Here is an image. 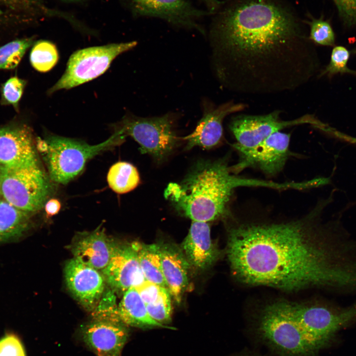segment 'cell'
<instances>
[{"instance_id":"obj_1","label":"cell","mask_w":356,"mask_h":356,"mask_svg":"<svg viewBox=\"0 0 356 356\" xmlns=\"http://www.w3.org/2000/svg\"><path fill=\"white\" fill-rule=\"evenodd\" d=\"M332 194L286 222H241L229 230L227 255L242 282L294 291L356 289V244L336 222L323 223Z\"/></svg>"},{"instance_id":"obj_2","label":"cell","mask_w":356,"mask_h":356,"mask_svg":"<svg viewBox=\"0 0 356 356\" xmlns=\"http://www.w3.org/2000/svg\"><path fill=\"white\" fill-rule=\"evenodd\" d=\"M218 11L211 35L219 75L233 91H291L316 72L317 60L310 39L280 0H236Z\"/></svg>"},{"instance_id":"obj_3","label":"cell","mask_w":356,"mask_h":356,"mask_svg":"<svg viewBox=\"0 0 356 356\" xmlns=\"http://www.w3.org/2000/svg\"><path fill=\"white\" fill-rule=\"evenodd\" d=\"M237 175L231 172L225 159L201 161L181 182L170 183L164 196L182 216L192 221L207 222L229 217V202L238 187L285 190L292 187L291 182H279Z\"/></svg>"},{"instance_id":"obj_4","label":"cell","mask_w":356,"mask_h":356,"mask_svg":"<svg viewBox=\"0 0 356 356\" xmlns=\"http://www.w3.org/2000/svg\"><path fill=\"white\" fill-rule=\"evenodd\" d=\"M256 337L280 356H317L298 321L293 303L279 301L267 306L254 327Z\"/></svg>"},{"instance_id":"obj_5","label":"cell","mask_w":356,"mask_h":356,"mask_svg":"<svg viewBox=\"0 0 356 356\" xmlns=\"http://www.w3.org/2000/svg\"><path fill=\"white\" fill-rule=\"evenodd\" d=\"M124 139L114 134L106 141L89 145L83 141L56 135L39 138L36 146L53 182L66 184L83 170L88 160L122 143Z\"/></svg>"},{"instance_id":"obj_6","label":"cell","mask_w":356,"mask_h":356,"mask_svg":"<svg viewBox=\"0 0 356 356\" xmlns=\"http://www.w3.org/2000/svg\"><path fill=\"white\" fill-rule=\"evenodd\" d=\"M53 182L41 162L16 168L0 167V197L32 216L53 192Z\"/></svg>"},{"instance_id":"obj_7","label":"cell","mask_w":356,"mask_h":356,"mask_svg":"<svg viewBox=\"0 0 356 356\" xmlns=\"http://www.w3.org/2000/svg\"><path fill=\"white\" fill-rule=\"evenodd\" d=\"M169 115L141 118L128 114L112 128L114 133L124 138L131 136L137 142L141 153L151 155L156 161L165 160L178 145L181 138L174 129Z\"/></svg>"},{"instance_id":"obj_8","label":"cell","mask_w":356,"mask_h":356,"mask_svg":"<svg viewBox=\"0 0 356 356\" xmlns=\"http://www.w3.org/2000/svg\"><path fill=\"white\" fill-rule=\"evenodd\" d=\"M135 41L89 47L74 52L61 77L48 90L52 94L91 81L103 74L120 54L134 48Z\"/></svg>"},{"instance_id":"obj_9","label":"cell","mask_w":356,"mask_h":356,"mask_svg":"<svg viewBox=\"0 0 356 356\" xmlns=\"http://www.w3.org/2000/svg\"><path fill=\"white\" fill-rule=\"evenodd\" d=\"M280 113L276 110L264 115H242L233 117L229 128L236 140L235 144L242 147L251 148L286 128L303 124H310L317 128L322 123L310 114L284 121L280 119Z\"/></svg>"},{"instance_id":"obj_10","label":"cell","mask_w":356,"mask_h":356,"mask_svg":"<svg viewBox=\"0 0 356 356\" xmlns=\"http://www.w3.org/2000/svg\"><path fill=\"white\" fill-rule=\"evenodd\" d=\"M290 136V134L280 131L251 148L233 144L240 159L238 163L230 166L232 173L237 174L247 168L252 167L268 176L276 175L283 170L288 158Z\"/></svg>"},{"instance_id":"obj_11","label":"cell","mask_w":356,"mask_h":356,"mask_svg":"<svg viewBox=\"0 0 356 356\" xmlns=\"http://www.w3.org/2000/svg\"><path fill=\"white\" fill-rule=\"evenodd\" d=\"M133 12L137 16L156 17L180 27L194 29L205 35L197 20L215 14L197 8L186 0H128Z\"/></svg>"},{"instance_id":"obj_12","label":"cell","mask_w":356,"mask_h":356,"mask_svg":"<svg viewBox=\"0 0 356 356\" xmlns=\"http://www.w3.org/2000/svg\"><path fill=\"white\" fill-rule=\"evenodd\" d=\"M32 129L25 124L0 129V167L16 168L41 162Z\"/></svg>"},{"instance_id":"obj_13","label":"cell","mask_w":356,"mask_h":356,"mask_svg":"<svg viewBox=\"0 0 356 356\" xmlns=\"http://www.w3.org/2000/svg\"><path fill=\"white\" fill-rule=\"evenodd\" d=\"M105 282L114 291L124 293L146 280L141 269L136 242H116L110 260L101 271Z\"/></svg>"},{"instance_id":"obj_14","label":"cell","mask_w":356,"mask_h":356,"mask_svg":"<svg viewBox=\"0 0 356 356\" xmlns=\"http://www.w3.org/2000/svg\"><path fill=\"white\" fill-rule=\"evenodd\" d=\"M67 286L75 299L89 312H92L104 292L105 280L99 270L74 258L64 267Z\"/></svg>"},{"instance_id":"obj_15","label":"cell","mask_w":356,"mask_h":356,"mask_svg":"<svg viewBox=\"0 0 356 356\" xmlns=\"http://www.w3.org/2000/svg\"><path fill=\"white\" fill-rule=\"evenodd\" d=\"M81 335L96 356H121L129 331L122 322L93 319L81 328Z\"/></svg>"},{"instance_id":"obj_16","label":"cell","mask_w":356,"mask_h":356,"mask_svg":"<svg viewBox=\"0 0 356 356\" xmlns=\"http://www.w3.org/2000/svg\"><path fill=\"white\" fill-rule=\"evenodd\" d=\"M115 242L102 225L91 231L77 233L68 246L73 258L81 263L102 271L108 265Z\"/></svg>"},{"instance_id":"obj_17","label":"cell","mask_w":356,"mask_h":356,"mask_svg":"<svg viewBox=\"0 0 356 356\" xmlns=\"http://www.w3.org/2000/svg\"><path fill=\"white\" fill-rule=\"evenodd\" d=\"M246 107L243 103H224L216 108L206 109L195 130L181 138L186 141L187 150L195 146L210 149L221 142L223 136L222 121L227 115L241 111Z\"/></svg>"},{"instance_id":"obj_18","label":"cell","mask_w":356,"mask_h":356,"mask_svg":"<svg viewBox=\"0 0 356 356\" xmlns=\"http://www.w3.org/2000/svg\"><path fill=\"white\" fill-rule=\"evenodd\" d=\"M210 231L207 222L192 221L181 244V250L190 265L199 270L210 267L221 254L213 243Z\"/></svg>"},{"instance_id":"obj_19","label":"cell","mask_w":356,"mask_h":356,"mask_svg":"<svg viewBox=\"0 0 356 356\" xmlns=\"http://www.w3.org/2000/svg\"><path fill=\"white\" fill-rule=\"evenodd\" d=\"M163 276L171 297L179 304L188 285L190 266L181 249L171 244H161Z\"/></svg>"},{"instance_id":"obj_20","label":"cell","mask_w":356,"mask_h":356,"mask_svg":"<svg viewBox=\"0 0 356 356\" xmlns=\"http://www.w3.org/2000/svg\"><path fill=\"white\" fill-rule=\"evenodd\" d=\"M118 312L121 321L127 326L142 329L161 327L175 329L153 319L146 306L134 287L127 290L118 305Z\"/></svg>"},{"instance_id":"obj_21","label":"cell","mask_w":356,"mask_h":356,"mask_svg":"<svg viewBox=\"0 0 356 356\" xmlns=\"http://www.w3.org/2000/svg\"><path fill=\"white\" fill-rule=\"evenodd\" d=\"M32 216L0 199V243L15 240L27 231Z\"/></svg>"},{"instance_id":"obj_22","label":"cell","mask_w":356,"mask_h":356,"mask_svg":"<svg viewBox=\"0 0 356 356\" xmlns=\"http://www.w3.org/2000/svg\"><path fill=\"white\" fill-rule=\"evenodd\" d=\"M138 261L146 280L167 288L162 270L160 246L136 242Z\"/></svg>"},{"instance_id":"obj_23","label":"cell","mask_w":356,"mask_h":356,"mask_svg":"<svg viewBox=\"0 0 356 356\" xmlns=\"http://www.w3.org/2000/svg\"><path fill=\"white\" fill-rule=\"evenodd\" d=\"M107 180L113 191L118 194H124L137 186L140 177L133 165L127 162H118L110 168Z\"/></svg>"},{"instance_id":"obj_24","label":"cell","mask_w":356,"mask_h":356,"mask_svg":"<svg viewBox=\"0 0 356 356\" xmlns=\"http://www.w3.org/2000/svg\"><path fill=\"white\" fill-rule=\"evenodd\" d=\"M59 54L56 46L49 41L40 40L33 46L30 54L32 67L40 72H47L57 63Z\"/></svg>"},{"instance_id":"obj_25","label":"cell","mask_w":356,"mask_h":356,"mask_svg":"<svg viewBox=\"0 0 356 356\" xmlns=\"http://www.w3.org/2000/svg\"><path fill=\"white\" fill-rule=\"evenodd\" d=\"M33 43L32 37L27 38L14 40L0 47V70L15 68Z\"/></svg>"},{"instance_id":"obj_26","label":"cell","mask_w":356,"mask_h":356,"mask_svg":"<svg viewBox=\"0 0 356 356\" xmlns=\"http://www.w3.org/2000/svg\"><path fill=\"white\" fill-rule=\"evenodd\" d=\"M310 27V40L316 44L323 46H333L335 44V34L330 23L322 18H312L307 21Z\"/></svg>"},{"instance_id":"obj_27","label":"cell","mask_w":356,"mask_h":356,"mask_svg":"<svg viewBox=\"0 0 356 356\" xmlns=\"http://www.w3.org/2000/svg\"><path fill=\"white\" fill-rule=\"evenodd\" d=\"M0 7L28 16H40L49 12L40 0H0Z\"/></svg>"},{"instance_id":"obj_28","label":"cell","mask_w":356,"mask_h":356,"mask_svg":"<svg viewBox=\"0 0 356 356\" xmlns=\"http://www.w3.org/2000/svg\"><path fill=\"white\" fill-rule=\"evenodd\" d=\"M114 292L112 290V291L103 293L96 308L92 312L93 319L122 322L118 315Z\"/></svg>"},{"instance_id":"obj_29","label":"cell","mask_w":356,"mask_h":356,"mask_svg":"<svg viewBox=\"0 0 356 356\" xmlns=\"http://www.w3.org/2000/svg\"><path fill=\"white\" fill-rule=\"evenodd\" d=\"M26 85L25 80L17 76L8 79L1 87V103L3 105H11L18 111L19 101Z\"/></svg>"},{"instance_id":"obj_30","label":"cell","mask_w":356,"mask_h":356,"mask_svg":"<svg viewBox=\"0 0 356 356\" xmlns=\"http://www.w3.org/2000/svg\"><path fill=\"white\" fill-rule=\"evenodd\" d=\"M350 53L345 47L335 46L331 52L329 63L321 73V75L332 76L340 73H349L350 69L347 67Z\"/></svg>"},{"instance_id":"obj_31","label":"cell","mask_w":356,"mask_h":356,"mask_svg":"<svg viewBox=\"0 0 356 356\" xmlns=\"http://www.w3.org/2000/svg\"><path fill=\"white\" fill-rule=\"evenodd\" d=\"M135 288L145 305L155 304L171 295L168 288L147 280Z\"/></svg>"},{"instance_id":"obj_32","label":"cell","mask_w":356,"mask_h":356,"mask_svg":"<svg viewBox=\"0 0 356 356\" xmlns=\"http://www.w3.org/2000/svg\"><path fill=\"white\" fill-rule=\"evenodd\" d=\"M171 295H169L155 304L145 305L150 317L156 322L164 325L171 320Z\"/></svg>"},{"instance_id":"obj_33","label":"cell","mask_w":356,"mask_h":356,"mask_svg":"<svg viewBox=\"0 0 356 356\" xmlns=\"http://www.w3.org/2000/svg\"><path fill=\"white\" fill-rule=\"evenodd\" d=\"M343 23L348 27L356 25V0H333Z\"/></svg>"},{"instance_id":"obj_34","label":"cell","mask_w":356,"mask_h":356,"mask_svg":"<svg viewBox=\"0 0 356 356\" xmlns=\"http://www.w3.org/2000/svg\"><path fill=\"white\" fill-rule=\"evenodd\" d=\"M0 356H26L19 339L13 334L5 336L0 340Z\"/></svg>"},{"instance_id":"obj_35","label":"cell","mask_w":356,"mask_h":356,"mask_svg":"<svg viewBox=\"0 0 356 356\" xmlns=\"http://www.w3.org/2000/svg\"><path fill=\"white\" fill-rule=\"evenodd\" d=\"M321 131L328 133L340 140H343L351 144L356 145V137L352 136L345 134L333 128L330 127L326 124L322 128Z\"/></svg>"},{"instance_id":"obj_36","label":"cell","mask_w":356,"mask_h":356,"mask_svg":"<svg viewBox=\"0 0 356 356\" xmlns=\"http://www.w3.org/2000/svg\"><path fill=\"white\" fill-rule=\"evenodd\" d=\"M44 208L47 217H51L59 212L61 208V203L57 199L50 198L46 202Z\"/></svg>"},{"instance_id":"obj_37","label":"cell","mask_w":356,"mask_h":356,"mask_svg":"<svg viewBox=\"0 0 356 356\" xmlns=\"http://www.w3.org/2000/svg\"><path fill=\"white\" fill-rule=\"evenodd\" d=\"M206 6L207 10L216 13L222 6L223 2L219 0H201Z\"/></svg>"},{"instance_id":"obj_38","label":"cell","mask_w":356,"mask_h":356,"mask_svg":"<svg viewBox=\"0 0 356 356\" xmlns=\"http://www.w3.org/2000/svg\"><path fill=\"white\" fill-rule=\"evenodd\" d=\"M235 356H263L256 353L249 352H242Z\"/></svg>"},{"instance_id":"obj_39","label":"cell","mask_w":356,"mask_h":356,"mask_svg":"<svg viewBox=\"0 0 356 356\" xmlns=\"http://www.w3.org/2000/svg\"><path fill=\"white\" fill-rule=\"evenodd\" d=\"M349 73L353 74L354 75L356 76V71H353L350 70Z\"/></svg>"},{"instance_id":"obj_40","label":"cell","mask_w":356,"mask_h":356,"mask_svg":"<svg viewBox=\"0 0 356 356\" xmlns=\"http://www.w3.org/2000/svg\"><path fill=\"white\" fill-rule=\"evenodd\" d=\"M65 0L68 1H79L81 0Z\"/></svg>"},{"instance_id":"obj_41","label":"cell","mask_w":356,"mask_h":356,"mask_svg":"<svg viewBox=\"0 0 356 356\" xmlns=\"http://www.w3.org/2000/svg\"></svg>"}]
</instances>
